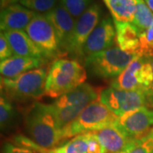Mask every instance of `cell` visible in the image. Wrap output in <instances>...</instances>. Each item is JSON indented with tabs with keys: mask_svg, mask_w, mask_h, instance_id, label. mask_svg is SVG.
<instances>
[{
	"mask_svg": "<svg viewBox=\"0 0 153 153\" xmlns=\"http://www.w3.org/2000/svg\"><path fill=\"white\" fill-rule=\"evenodd\" d=\"M100 94L95 88L84 82L79 87L65 94L51 104L59 127L62 130L74 121L90 103L98 100Z\"/></svg>",
	"mask_w": 153,
	"mask_h": 153,
	"instance_id": "cell-4",
	"label": "cell"
},
{
	"mask_svg": "<svg viewBox=\"0 0 153 153\" xmlns=\"http://www.w3.org/2000/svg\"><path fill=\"white\" fill-rule=\"evenodd\" d=\"M145 1H146V0H145Z\"/></svg>",
	"mask_w": 153,
	"mask_h": 153,
	"instance_id": "cell-34",
	"label": "cell"
},
{
	"mask_svg": "<svg viewBox=\"0 0 153 153\" xmlns=\"http://www.w3.org/2000/svg\"><path fill=\"white\" fill-rule=\"evenodd\" d=\"M118 117L107 105L96 100L88 105L74 121L62 128L64 140L87 133L98 131L105 127L113 125Z\"/></svg>",
	"mask_w": 153,
	"mask_h": 153,
	"instance_id": "cell-5",
	"label": "cell"
},
{
	"mask_svg": "<svg viewBox=\"0 0 153 153\" xmlns=\"http://www.w3.org/2000/svg\"><path fill=\"white\" fill-rule=\"evenodd\" d=\"M150 59H151V62H152V66L153 70V57H151ZM144 93H145L146 99V106L153 109V80L150 88Z\"/></svg>",
	"mask_w": 153,
	"mask_h": 153,
	"instance_id": "cell-30",
	"label": "cell"
},
{
	"mask_svg": "<svg viewBox=\"0 0 153 153\" xmlns=\"http://www.w3.org/2000/svg\"><path fill=\"white\" fill-rule=\"evenodd\" d=\"M139 55L113 47L85 57V66L95 76L104 79L117 77Z\"/></svg>",
	"mask_w": 153,
	"mask_h": 153,
	"instance_id": "cell-6",
	"label": "cell"
},
{
	"mask_svg": "<svg viewBox=\"0 0 153 153\" xmlns=\"http://www.w3.org/2000/svg\"><path fill=\"white\" fill-rule=\"evenodd\" d=\"M45 59L14 55L8 60L1 61L0 72L2 77L15 78L25 72L44 66Z\"/></svg>",
	"mask_w": 153,
	"mask_h": 153,
	"instance_id": "cell-16",
	"label": "cell"
},
{
	"mask_svg": "<svg viewBox=\"0 0 153 153\" xmlns=\"http://www.w3.org/2000/svg\"><path fill=\"white\" fill-rule=\"evenodd\" d=\"M49 70L42 66L15 78L1 77V88L6 97L18 102L37 100L45 94Z\"/></svg>",
	"mask_w": 153,
	"mask_h": 153,
	"instance_id": "cell-3",
	"label": "cell"
},
{
	"mask_svg": "<svg viewBox=\"0 0 153 153\" xmlns=\"http://www.w3.org/2000/svg\"><path fill=\"white\" fill-rule=\"evenodd\" d=\"M116 42L123 51L139 55L140 33L132 23L115 22ZM140 56V55H139Z\"/></svg>",
	"mask_w": 153,
	"mask_h": 153,
	"instance_id": "cell-17",
	"label": "cell"
},
{
	"mask_svg": "<svg viewBox=\"0 0 153 153\" xmlns=\"http://www.w3.org/2000/svg\"><path fill=\"white\" fill-rule=\"evenodd\" d=\"M116 42L114 21L110 16L103 18L89 35L82 49L83 56H88L108 49Z\"/></svg>",
	"mask_w": 153,
	"mask_h": 153,
	"instance_id": "cell-12",
	"label": "cell"
},
{
	"mask_svg": "<svg viewBox=\"0 0 153 153\" xmlns=\"http://www.w3.org/2000/svg\"><path fill=\"white\" fill-rule=\"evenodd\" d=\"M10 45L14 55L45 59L44 54L29 38L24 30L3 32Z\"/></svg>",
	"mask_w": 153,
	"mask_h": 153,
	"instance_id": "cell-15",
	"label": "cell"
},
{
	"mask_svg": "<svg viewBox=\"0 0 153 153\" xmlns=\"http://www.w3.org/2000/svg\"><path fill=\"white\" fill-rule=\"evenodd\" d=\"M44 15L54 27L59 42L60 54L66 55L67 54V45L69 39L75 27V18L71 16L70 13L60 4V2L53 10Z\"/></svg>",
	"mask_w": 153,
	"mask_h": 153,
	"instance_id": "cell-13",
	"label": "cell"
},
{
	"mask_svg": "<svg viewBox=\"0 0 153 153\" xmlns=\"http://www.w3.org/2000/svg\"><path fill=\"white\" fill-rule=\"evenodd\" d=\"M139 55L148 58L153 57V24L147 30L140 33Z\"/></svg>",
	"mask_w": 153,
	"mask_h": 153,
	"instance_id": "cell-26",
	"label": "cell"
},
{
	"mask_svg": "<svg viewBox=\"0 0 153 153\" xmlns=\"http://www.w3.org/2000/svg\"><path fill=\"white\" fill-rule=\"evenodd\" d=\"M21 0H0V5H1V10H4L7 8L8 6L16 4L17 2H20Z\"/></svg>",
	"mask_w": 153,
	"mask_h": 153,
	"instance_id": "cell-31",
	"label": "cell"
},
{
	"mask_svg": "<svg viewBox=\"0 0 153 153\" xmlns=\"http://www.w3.org/2000/svg\"><path fill=\"white\" fill-rule=\"evenodd\" d=\"M129 140L140 139L153 128V109L143 106L127 112L115 123Z\"/></svg>",
	"mask_w": 153,
	"mask_h": 153,
	"instance_id": "cell-11",
	"label": "cell"
},
{
	"mask_svg": "<svg viewBox=\"0 0 153 153\" xmlns=\"http://www.w3.org/2000/svg\"><path fill=\"white\" fill-rule=\"evenodd\" d=\"M153 80L151 59L136 56L124 71L111 83V87L123 90H140L146 92Z\"/></svg>",
	"mask_w": 153,
	"mask_h": 153,
	"instance_id": "cell-7",
	"label": "cell"
},
{
	"mask_svg": "<svg viewBox=\"0 0 153 153\" xmlns=\"http://www.w3.org/2000/svg\"><path fill=\"white\" fill-rule=\"evenodd\" d=\"M16 118V111L11 104V101L3 93L0 99V123L1 129L4 130L10 128Z\"/></svg>",
	"mask_w": 153,
	"mask_h": 153,
	"instance_id": "cell-23",
	"label": "cell"
},
{
	"mask_svg": "<svg viewBox=\"0 0 153 153\" xmlns=\"http://www.w3.org/2000/svg\"><path fill=\"white\" fill-rule=\"evenodd\" d=\"M60 4L71 16L78 19L91 5V0H60Z\"/></svg>",
	"mask_w": 153,
	"mask_h": 153,
	"instance_id": "cell-24",
	"label": "cell"
},
{
	"mask_svg": "<svg viewBox=\"0 0 153 153\" xmlns=\"http://www.w3.org/2000/svg\"><path fill=\"white\" fill-rule=\"evenodd\" d=\"M120 153H153V128L140 139L130 140Z\"/></svg>",
	"mask_w": 153,
	"mask_h": 153,
	"instance_id": "cell-22",
	"label": "cell"
},
{
	"mask_svg": "<svg viewBox=\"0 0 153 153\" xmlns=\"http://www.w3.org/2000/svg\"><path fill=\"white\" fill-rule=\"evenodd\" d=\"M101 10L97 4H91L90 7L76 19L75 27L71 34L67 45V54L75 57L82 56V49L89 35L100 23Z\"/></svg>",
	"mask_w": 153,
	"mask_h": 153,
	"instance_id": "cell-9",
	"label": "cell"
},
{
	"mask_svg": "<svg viewBox=\"0 0 153 153\" xmlns=\"http://www.w3.org/2000/svg\"><path fill=\"white\" fill-rule=\"evenodd\" d=\"M113 21L123 23L134 22L136 12V0H105Z\"/></svg>",
	"mask_w": 153,
	"mask_h": 153,
	"instance_id": "cell-19",
	"label": "cell"
},
{
	"mask_svg": "<svg viewBox=\"0 0 153 153\" xmlns=\"http://www.w3.org/2000/svg\"><path fill=\"white\" fill-rule=\"evenodd\" d=\"M14 56V53L11 49L9 42L4 35V33L1 32L0 34V60L1 61L8 60Z\"/></svg>",
	"mask_w": 153,
	"mask_h": 153,
	"instance_id": "cell-28",
	"label": "cell"
},
{
	"mask_svg": "<svg viewBox=\"0 0 153 153\" xmlns=\"http://www.w3.org/2000/svg\"><path fill=\"white\" fill-rule=\"evenodd\" d=\"M136 12L132 24L141 33L153 24V12L148 7L145 0H136Z\"/></svg>",
	"mask_w": 153,
	"mask_h": 153,
	"instance_id": "cell-20",
	"label": "cell"
},
{
	"mask_svg": "<svg viewBox=\"0 0 153 153\" xmlns=\"http://www.w3.org/2000/svg\"><path fill=\"white\" fill-rule=\"evenodd\" d=\"M25 125L29 138L44 149H54L65 141L51 105L33 103L26 112Z\"/></svg>",
	"mask_w": 153,
	"mask_h": 153,
	"instance_id": "cell-1",
	"label": "cell"
},
{
	"mask_svg": "<svg viewBox=\"0 0 153 153\" xmlns=\"http://www.w3.org/2000/svg\"><path fill=\"white\" fill-rule=\"evenodd\" d=\"M145 2L146 3V4L148 5V7L151 9V10L153 12V0H146Z\"/></svg>",
	"mask_w": 153,
	"mask_h": 153,
	"instance_id": "cell-32",
	"label": "cell"
},
{
	"mask_svg": "<svg viewBox=\"0 0 153 153\" xmlns=\"http://www.w3.org/2000/svg\"><path fill=\"white\" fill-rule=\"evenodd\" d=\"M105 148L106 153H120L130 140L116 124L93 132Z\"/></svg>",
	"mask_w": 153,
	"mask_h": 153,
	"instance_id": "cell-18",
	"label": "cell"
},
{
	"mask_svg": "<svg viewBox=\"0 0 153 153\" xmlns=\"http://www.w3.org/2000/svg\"><path fill=\"white\" fill-rule=\"evenodd\" d=\"M103 1H105V0H103Z\"/></svg>",
	"mask_w": 153,
	"mask_h": 153,
	"instance_id": "cell-33",
	"label": "cell"
},
{
	"mask_svg": "<svg viewBox=\"0 0 153 153\" xmlns=\"http://www.w3.org/2000/svg\"><path fill=\"white\" fill-rule=\"evenodd\" d=\"M86 79L85 68L78 61L56 59L49 69L44 95L50 98H59L83 84Z\"/></svg>",
	"mask_w": 153,
	"mask_h": 153,
	"instance_id": "cell-2",
	"label": "cell"
},
{
	"mask_svg": "<svg viewBox=\"0 0 153 153\" xmlns=\"http://www.w3.org/2000/svg\"><path fill=\"white\" fill-rule=\"evenodd\" d=\"M88 133L71 138L60 146L49 150V153H87Z\"/></svg>",
	"mask_w": 153,
	"mask_h": 153,
	"instance_id": "cell-21",
	"label": "cell"
},
{
	"mask_svg": "<svg viewBox=\"0 0 153 153\" xmlns=\"http://www.w3.org/2000/svg\"><path fill=\"white\" fill-rule=\"evenodd\" d=\"M25 32L45 57L61 55L54 27L45 15L37 14L25 29Z\"/></svg>",
	"mask_w": 153,
	"mask_h": 153,
	"instance_id": "cell-10",
	"label": "cell"
},
{
	"mask_svg": "<svg viewBox=\"0 0 153 153\" xmlns=\"http://www.w3.org/2000/svg\"><path fill=\"white\" fill-rule=\"evenodd\" d=\"M59 0H21L20 4L31 10L46 14L58 5Z\"/></svg>",
	"mask_w": 153,
	"mask_h": 153,
	"instance_id": "cell-25",
	"label": "cell"
},
{
	"mask_svg": "<svg viewBox=\"0 0 153 153\" xmlns=\"http://www.w3.org/2000/svg\"><path fill=\"white\" fill-rule=\"evenodd\" d=\"M37 15L22 4H13L1 10L0 27L2 32L25 30Z\"/></svg>",
	"mask_w": 153,
	"mask_h": 153,
	"instance_id": "cell-14",
	"label": "cell"
},
{
	"mask_svg": "<svg viewBox=\"0 0 153 153\" xmlns=\"http://www.w3.org/2000/svg\"><path fill=\"white\" fill-rule=\"evenodd\" d=\"M99 99L118 117L131 111L146 106V95L140 90H123L111 86L100 93Z\"/></svg>",
	"mask_w": 153,
	"mask_h": 153,
	"instance_id": "cell-8",
	"label": "cell"
},
{
	"mask_svg": "<svg viewBox=\"0 0 153 153\" xmlns=\"http://www.w3.org/2000/svg\"><path fill=\"white\" fill-rule=\"evenodd\" d=\"M3 153H39L36 151H33L28 148L19 146L11 142H7L4 144L3 148Z\"/></svg>",
	"mask_w": 153,
	"mask_h": 153,
	"instance_id": "cell-29",
	"label": "cell"
},
{
	"mask_svg": "<svg viewBox=\"0 0 153 153\" xmlns=\"http://www.w3.org/2000/svg\"><path fill=\"white\" fill-rule=\"evenodd\" d=\"M87 153H106L105 148L94 133H88Z\"/></svg>",
	"mask_w": 153,
	"mask_h": 153,
	"instance_id": "cell-27",
	"label": "cell"
}]
</instances>
